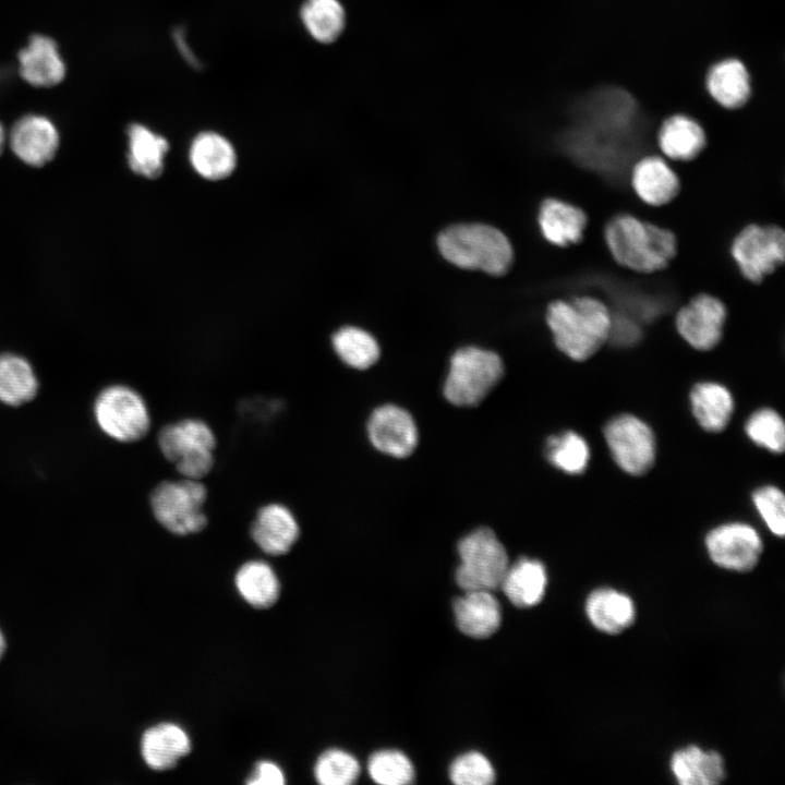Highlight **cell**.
<instances>
[{"label": "cell", "instance_id": "7402d4cb", "mask_svg": "<svg viewBox=\"0 0 785 785\" xmlns=\"http://www.w3.org/2000/svg\"><path fill=\"white\" fill-rule=\"evenodd\" d=\"M656 141L662 154L672 160L690 161L705 148L706 135L693 118L676 113L661 124Z\"/></svg>", "mask_w": 785, "mask_h": 785}, {"label": "cell", "instance_id": "ffe728a7", "mask_svg": "<svg viewBox=\"0 0 785 785\" xmlns=\"http://www.w3.org/2000/svg\"><path fill=\"white\" fill-rule=\"evenodd\" d=\"M456 624L461 632L472 638H487L500 625L502 613L497 599L486 590L466 591L454 602Z\"/></svg>", "mask_w": 785, "mask_h": 785}, {"label": "cell", "instance_id": "836d02e7", "mask_svg": "<svg viewBox=\"0 0 785 785\" xmlns=\"http://www.w3.org/2000/svg\"><path fill=\"white\" fill-rule=\"evenodd\" d=\"M359 774V762L342 749L324 751L314 764L315 780L323 785H349L358 780Z\"/></svg>", "mask_w": 785, "mask_h": 785}, {"label": "cell", "instance_id": "7a4b0ae2", "mask_svg": "<svg viewBox=\"0 0 785 785\" xmlns=\"http://www.w3.org/2000/svg\"><path fill=\"white\" fill-rule=\"evenodd\" d=\"M604 239L613 259L636 273L662 270L677 254V240L671 230L630 214L612 217Z\"/></svg>", "mask_w": 785, "mask_h": 785}, {"label": "cell", "instance_id": "4fadbf2b", "mask_svg": "<svg viewBox=\"0 0 785 785\" xmlns=\"http://www.w3.org/2000/svg\"><path fill=\"white\" fill-rule=\"evenodd\" d=\"M371 443L379 451L403 458L412 454L418 444L416 425L404 409L386 404L373 411L367 422Z\"/></svg>", "mask_w": 785, "mask_h": 785}, {"label": "cell", "instance_id": "b9f144b4", "mask_svg": "<svg viewBox=\"0 0 785 785\" xmlns=\"http://www.w3.org/2000/svg\"><path fill=\"white\" fill-rule=\"evenodd\" d=\"M4 145V130L0 123V153L2 152Z\"/></svg>", "mask_w": 785, "mask_h": 785}, {"label": "cell", "instance_id": "d6a6232c", "mask_svg": "<svg viewBox=\"0 0 785 785\" xmlns=\"http://www.w3.org/2000/svg\"><path fill=\"white\" fill-rule=\"evenodd\" d=\"M546 456L548 461L560 471L580 474L589 464L590 448L581 435L567 431L548 437Z\"/></svg>", "mask_w": 785, "mask_h": 785}, {"label": "cell", "instance_id": "5bb4252c", "mask_svg": "<svg viewBox=\"0 0 785 785\" xmlns=\"http://www.w3.org/2000/svg\"><path fill=\"white\" fill-rule=\"evenodd\" d=\"M300 533L294 514L281 503L259 507L250 528L253 542L270 556L287 554L298 542Z\"/></svg>", "mask_w": 785, "mask_h": 785}, {"label": "cell", "instance_id": "9a60e30c", "mask_svg": "<svg viewBox=\"0 0 785 785\" xmlns=\"http://www.w3.org/2000/svg\"><path fill=\"white\" fill-rule=\"evenodd\" d=\"M21 77L35 87H52L65 75V64L56 41L41 34L31 36L17 53Z\"/></svg>", "mask_w": 785, "mask_h": 785}, {"label": "cell", "instance_id": "e575fe53", "mask_svg": "<svg viewBox=\"0 0 785 785\" xmlns=\"http://www.w3.org/2000/svg\"><path fill=\"white\" fill-rule=\"evenodd\" d=\"M745 431L756 445L773 454L783 452L785 425L775 410L763 408L753 412L746 422Z\"/></svg>", "mask_w": 785, "mask_h": 785}, {"label": "cell", "instance_id": "ba28073f", "mask_svg": "<svg viewBox=\"0 0 785 785\" xmlns=\"http://www.w3.org/2000/svg\"><path fill=\"white\" fill-rule=\"evenodd\" d=\"M98 426L111 438L133 443L144 438L150 428V416L143 397L124 385L105 388L94 407Z\"/></svg>", "mask_w": 785, "mask_h": 785}, {"label": "cell", "instance_id": "83f0119b", "mask_svg": "<svg viewBox=\"0 0 785 785\" xmlns=\"http://www.w3.org/2000/svg\"><path fill=\"white\" fill-rule=\"evenodd\" d=\"M242 599L255 608H268L280 594V582L273 567L259 559L244 563L234 577Z\"/></svg>", "mask_w": 785, "mask_h": 785}, {"label": "cell", "instance_id": "5b68a950", "mask_svg": "<svg viewBox=\"0 0 785 785\" xmlns=\"http://www.w3.org/2000/svg\"><path fill=\"white\" fill-rule=\"evenodd\" d=\"M208 497L202 480L182 478L164 480L150 493L149 505L156 521L168 532L186 536L208 524L204 510Z\"/></svg>", "mask_w": 785, "mask_h": 785}, {"label": "cell", "instance_id": "8fae6325", "mask_svg": "<svg viewBox=\"0 0 785 785\" xmlns=\"http://www.w3.org/2000/svg\"><path fill=\"white\" fill-rule=\"evenodd\" d=\"M705 547L715 565L736 572L753 569L763 550L758 532L741 522L724 523L712 529L705 536Z\"/></svg>", "mask_w": 785, "mask_h": 785}, {"label": "cell", "instance_id": "4316f807", "mask_svg": "<svg viewBox=\"0 0 785 785\" xmlns=\"http://www.w3.org/2000/svg\"><path fill=\"white\" fill-rule=\"evenodd\" d=\"M190 160L198 174L208 180H220L234 169L237 157L233 146L216 132H202L190 148Z\"/></svg>", "mask_w": 785, "mask_h": 785}, {"label": "cell", "instance_id": "30bf717a", "mask_svg": "<svg viewBox=\"0 0 785 785\" xmlns=\"http://www.w3.org/2000/svg\"><path fill=\"white\" fill-rule=\"evenodd\" d=\"M604 437L616 464L626 473L642 475L655 460V437L651 427L632 414L613 418L604 428Z\"/></svg>", "mask_w": 785, "mask_h": 785}, {"label": "cell", "instance_id": "8d00e7d4", "mask_svg": "<svg viewBox=\"0 0 785 785\" xmlns=\"http://www.w3.org/2000/svg\"><path fill=\"white\" fill-rule=\"evenodd\" d=\"M449 777L458 785H488L495 781V771L486 757L472 751L452 761Z\"/></svg>", "mask_w": 785, "mask_h": 785}, {"label": "cell", "instance_id": "d590c367", "mask_svg": "<svg viewBox=\"0 0 785 785\" xmlns=\"http://www.w3.org/2000/svg\"><path fill=\"white\" fill-rule=\"evenodd\" d=\"M367 770L372 780L383 785L409 784L414 778L411 761L397 750H381L373 753Z\"/></svg>", "mask_w": 785, "mask_h": 785}, {"label": "cell", "instance_id": "1f68e13d", "mask_svg": "<svg viewBox=\"0 0 785 785\" xmlns=\"http://www.w3.org/2000/svg\"><path fill=\"white\" fill-rule=\"evenodd\" d=\"M333 347L348 366L357 370L372 366L379 357L375 338L359 327L340 328L333 336Z\"/></svg>", "mask_w": 785, "mask_h": 785}, {"label": "cell", "instance_id": "484cf974", "mask_svg": "<svg viewBox=\"0 0 785 785\" xmlns=\"http://www.w3.org/2000/svg\"><path fill=\"white\" fill-rule=\"evenodd\" d=\"M690 406L700 426L712 433L723 431L734 412L730 391L715 382L696 384L690 391Z\"/></svg>", "mask_w": 785, "mask_h": 785}, {"label": "cell", "instance_id": "44dd1931", "mask_svg": "<svg viewBox=\"0 0 785 785\" xmlns=\"http://www.w3.org/2000/svg\"><path fill=\"white\" fill-rule=\"evenodd\" d=\"M585 614L592 626L606 635H618L636 620V606L627 594L611 588L592 591L585 600Z\"/></svg>", "mask_w": 785, "mask_h": 785}, {"label": "cell", "instance_id": "60d3db41", "mask_svg": "<svg viewBox=\"0 0 785 785\" xmlns=\"http://www.w3.org/2000/svg\"><path fill=\"white\" fill-rule=\"evenodd\" d=\"M4 649H5V641H4L3 633L0 630V659L4 652Z\"/></svg>", "mask_w": 785, "mask_h": 785}, {"label": "cell", "instance_id": "6da1fadb", "mask_svg": "<svg viewBox=\"0 0 785 785\" xmlns=\"http://www.w3.org/2000/svg\"><path fill=\"white\" fill-rule=\"evenodd\" d=\"M546 323L561 352L575 361H585L608 341L612 313L602 300L581 295L550 303Z\"/></svg>", "mask_w": 785, "mask_h": 785}, {"label": "cell", "instance_id": "52a82bcc", "mask_svg": "<svg viewBox=\"0 0 785 785\" xmlns=\"http://www.w3.org/2000/svg\"><path fill=\"white\" fill-rule=\"evenodd\" d=\"M460 565L456 581L464 591L498 587L509 567L505 547L488 528H479L458 543Z\"/></svg>", "mask_w": 785, "mask_h": 785}, {"label": "cell", "instance_id": "f546056e", "mask_svg": "<svg viewBox=\"0 0 785 785\" xmlns=\"http://www.w3.org/2000/svg\"><path fill=\"white\" fill-rule=\"evenodd\" d=\"M300 20L315 41L328 45L341 36L347 14L340 0H304Z\"/></svg>", "mask_w": 785, "mask_h": 785}, {"label": "cell", "instance_id": "f1b7e54d", "mask_svg": "<svg viewBox=\"0 0 785 785\" xmlns=\"http://www.w3.org/2000/svg\"><path fill=\"white\" fill-rule=\"evenodd\" d=\"M130 168L149 179L159 177L164 170V158L169 149L167 140L140 123L128 129Z\"/></svg>", "mask_w": 785, "mask_h": 785}, {"label": "cell", "instance_id": "74e56055", "mask_svg": "<svg viewBox=\"0 0 785 785\" xmlns=\"http://www.w3.org/2000/svg\"><path fill=\"white\" fill-rule=\"evenodd\" d=\"M752 502L769 530L776 536L785 533V499L780 488L772 485L759 487Z\"/></svg>", "mask_w": 785, "mask_h": 785}, {"label": "cell", "instance_id": "4dcf8cb0", "mask_svg": "<svg viewBox=\"0 0 785 785\" xmlns=\"http://www.w3.org/2000/svg\"><path fill=\"white\" fill-rule=\"evenodd\" d=\"M38 382L31 364L14 354L0 355V401L20 406L32 400Z\"/></svg>", "mask_w": 785, "mask_h": 785}, {"label": "cell", "instance_id": "f35d334b", "mask_svg": "<svg viewBox=\"0 0 785 785\" xmlns=\"http://www.w3.org/2000/svg\"><path fill=\"white\" fill-rule=\"evenodd\" d=\"M640 337L641 329L637 321L631 317H619L612 314L608 342L617 347H630L637 343Z\"/></svg>", "mask_w": 785, "mask_h": 785}, {"label": "cell", "instance_id": "9c48e42d", "mask_svg": "<svg viewBox=\"0 0 785 785\" xmlns=\"http://www.w3.org/2000/svg\"><path fill=\"white\" fill-rule=\"evenodd\" d=\"M730 253L741 275L759 283L785 261V233L775 225L750 224L732 242Z\"/></svg>", "mask_w": 785, "mask_h": 785}, {"label": "cell", "instance_id": "3957f363", "mask_svg": "<svg viewBox=\"0 0 785 785\" xmlns=\"http://www.w3.org/2000/svg\"><path fill=\"white\" fill-rule=\"evenodd\" d=\"M442 255L454 265L503 275L512 262V247L498 229L483 224H459L446 228L437 239Z\"/></svg>", "mask_w": 785, "mask_h": 785}, {"label": "cell", "instance_id": "603a6c76", "mask_svg": "<svg viewBox=\"0 0 785 785\" xmlns=\"http://www.w3.org/2000/svg\"><path fill=\"white\" fill-rule=\"evenodd\" d=\"M539 225L548 242L567 246L581 241L588 226V216L583 209L573 204L547 198L541 205Z\"/></svg>", "mask_w": 785, "mask_h": 785}, {"label": "cell", "instance_id": "7c38bea8", "mask_svg": "<svg viewBox=\"0 0 785 785\" xmlns=\"http://www.w3.org/2000/svg\"><path fill=\"white\" fill-rule=\"evenodd\" d=\"M726 316V307L720 299L701 293L678 310L675 326L689 346L708 351L721 341Z\"/></svg>", "mask_w": 785, "mask_h": 785}, {"label": "cell", "instance_id": "e0dca14e", "mask_svg": "<svg viewBox=\"0 0 785 785\" xmlns=\"http://www.w3.org/2000/svg\"><path fill=\"white\" fill-rule=\"evenodd\" d=\"M10 144L15 155L31 166H43L55 156L59 135L53 123L37 114L21 118L12 128Z\"/></svg>", "mask_w": 785, "mask_h": 785}, {"label": "cell", "instance_id": "d4e9b609", "mask_svg": "<svg viewBox=\"0 0 785 785\" xmlns=\"http://www.w3.org/2000/svg\"><path fill=\"white\" fill-rule=\"evenodd\" d=\"M547 572L536 559L520 558L508 567L500 587L517 607L528 608L540 603L545 594Z\"/></svg>", "mask_w": 785, "mask_h": 785}, {"label": "cell", "instance_id": "ac0fdd59", "mask_svg": "<svg viewBox=\"0 0 785 785\" xmlns=\"http://www.w3.org/2000/svg\"><path fill=\"white\" fill-rule=\"evenodd\" d=\"M191 748V738L186 730L170 722L149 727L141 738L142 757L145 763L156 771L173 768L180 759L190 753Z\"/></svg>", "mask_w": 785, "mask_h": 785}, {"label": "cell", "instance_id": "2e32d148", "mask_svg": "<svg viewBox=\"0 0 785 785\" xmlns=\"http://www.w3.org/2000/svg\"><path fill=\"white\" fill-rule=\"evenodd\" d=\"M630 183L639 200L654 207L671 203L680 190L677 173L656 155L644 156L632 166Z\"/></svg>", "mask_w": 785, "mask_h": 785}, {"label": "cell", "instance_id": "cb8c5ba5", "mask_svg": "<svg viewBox=\"0 0 785 785\" xmlns=\"http://www.w3.org/2000/svg\"><path fill=\"white\" fill-rule=\"evenodd\" d=\"M671 771L681 785H717L726 777L723 757L717 751H705L695 745L673 753Z\"/></svg>", "mask_w": 785, "mask_h": 785}, {"label": "cell", "instance_id": "d6986e66", "mask_svg": "<svg viewBox=\"0 0 785 785\" xmlns=\"http://www.w3.org/2000/svg\"><path fill=\"white\" fill-rule=\"evenodd\" d=\"M710 97L721 107L734 110L742 107L751 95V78L747 67L736 58L713 63L705 75Z\"/></svg>", "mask_w": 785, "mask_h": 785}, {"label": "cell", "instance_id": "277c9868", "mask_svg": "<svg viewBox=\"0 0 785 785\" xmlns=\"http://www.w3.org/2000/svg\"><path fill=\"white\" fill-rule=\"evenodd\" d=\"M157 444L182 478L202 480L215 466L216 435L201 419L186 418L166 424L158 432Z\"/></svg>", "mask_w": 785, "mask_h": 785}, {"label": "cell", "instance_id": "8992f818", "mask_svg": "<svg viewBox=\"0 0 785 785\" xmlns=\"http://www.w3.org/2000/svg\"><path fill=\"white\" fill-rule=\"evenodd\" d=\"M503 373V362L495 352L478 347L461 348L450 360L444 395L455 406H476L496 386Z\"/></svg>", "mask_w": 785, "mask_h": 785}, {"label": "cell", "instance_id": "ab89813d", "mask_svg": "<svg viewBox=\"0 0 785 785\" xmlns=\"http://www.w3.org/2000/svg\"><path fill=\"white\" fill-rule=\"evenodd\" d=\"M285 774L281 768L273 761H258L246 780L249 785H282Z\"/></svg>", "mask_w": 785, "mask_h": 785}]
</instances>
